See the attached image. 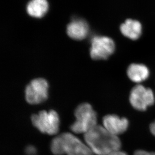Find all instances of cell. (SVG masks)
Segmentation results:
<instances>
[{"instance_id":"30bf717a","label":"cell","mask_w":155,"mask_h":155,"mask_svg":"<svg viewBox=\"0 0 155 155\" xmlns=\"http://www.w3.org/2000/svg\"><path fill=\"white\" fill-rule=\"evenodd\" d=\"M142 25L139 21L128 18L120 25V31L124 36L132 40H137L142 33Z\"/></svg>"},{"instance_id":"8992f818","label":"cell","mask_w":155,"mask_h":155,"mask_svg":"<svg viewBox=\"0 0 155 155\" xmlns=\"http://www.w3.org/2000/svg\"><path fill=\"white\" fill-rule=\"evenodd\" d=\"M116 44L114 40L106 36H95L91 41L90 55L95 60L106 59L114 52Z\"/></svg>"},{"instance_id":"2e32d148","label":"cell","mask_w":155,"mask_h":155,"mask_svg":"<svg viewBox=\"0 0 155 155\" xmlns=\"http://www.w3.org/2000/svg\"><path fill=\"white\" fill-rule=\"evenodd\" d=\"M110 155H128L127 153L124 152V151H117L116 152L114 153L113 154H110Z\"/></svg>"},{"instance_id":"6da1fadb","label":"cell","mask_w":155,"mask_h":155,"mask_svg":"<svg viewBox=\"0 0 155 155\" xmlns=\"http://www.w3.org/2000/svg\"><path fill=\"white\" fill-rule=\"evenodd\" d=\"M86 145L94 154L110 155L120 150V139L108 132L103 126L97 125L84 134Z\"/></svg>"},{"instance_id":"8fae6325","label":"cell","mask_w":155,"mask_h":155,"mask_svg":"<svg viewBox=\"0 0 155 155\" xmlns=\"http://www.w3.org/2000/svg\"><path fill=\"white\" fill-rule=\"evenodd\" d=\"M127 73L131 81L139 83L146 80L149 78L150 70L144 64L133 63L128 66Z\"/></svg>"},{"instance_id":"ba28073f","label":"cell","mask_w":155,"mask_h":155,"mask_svg":"<svg viewBox=\"0 0 155 155\" xmlns=\"http://www.w3.org/2000/svg\"><path fill=\"white\" fill-rule=\"evenodd\" d=\"M104 127L110 133L117 136L127 130L129 121L126 117H120L116 114H107L103 118Z\"/></svg>"},{"instance_id":"5b68a950","label":"cell","mask_w":155,"mask_h":155,"mask_svg":"<svg viewBox=\"0 0 155 155\" xmlns=\"http://www.w3.org/2000/svg\"><path fill=\"white\" fill-rule=\"evenodd\" d=\"M129 101L136 110L145 111L148 107L153 105L155 103L154 91L150 88L142 84H137L130 91Z\"/></svg>"},{"instance_id":"7c38bea8","label":"cell","mask_w":155,"mask_h":155,"mask_svg":"<svg viewBox=\"0 0 155 155\" xmlns=\"http://www.w3.org/2000/svg\"><path fill=\"white\" fill-rule=\"evenodd\" d=\"M49 5L46 0H32L27 4V12L34 17L43 16L48 9Z\"/></svg>"},{"instance_id":"7a4b0ae2","label":"cell","mask_w":155,"mask_h":155,"mask_svg":"<svg viewBox=\"0 0 155 155\" xmlns=\"http://www.w3.org/2000/svg\"><path fill=\"white\" fill-rule=\"evenodd\" d=\"M51 150L55 155H94L87 145L69 133L62 134L53 139Z\"/></svg>"},{"instance_id":"5bb4252c","label":"cell","mask_w":155,"mask_h":155,"mask_svg":"<svg viewBox=\"0 0 155 155\" xmlns=\"http://www.w3.org/2000/svg\"><path fill=\"white\" fill-rule=\"evenodd\" d=\"M27 153L29 155H34L36 154V150L33 147H29L27 149Z\"/></svg>"},{"instance_id":"9c48e42d","label":"cell","mask_w":155,"mask_h":155,"mask_svg":"<svg viewBox=\"0 0 155 155\" xmlns=\"http://www.w3.org/2000/svg\"><path fill=\"white\" fill-rule=\"evenodd\" d=\"M66 32L70 38L75 40H82L89 33V26L83 19H74L68 24Z\"/></svg>"},{"instance_id":"4fadbf2b","label":"cell","mask_w":155,"mask_h":155,"mask_svg":"<svg viewBox=\"0 0 155 155\" xmlns=\"http://www.w3.org/2000/svg\"><path fill=\"white\" fill-rule=\"evenodd\" d=\"M134 155H155V152H150L148 151L139 150L134 153Z\"/></svg>"},{"instance_id":"277c9868","label":"cell","mask_w":155,"mask_h":155,"mask_svg":"<svg viewBox=\"0 0 155 155\" xmlns=\"http://www.w3.org/2000/svg\"><path fill=\"white\" fill-rule=\"evenodd\" d=\"M31 120L33 126L42 133L54 135L58 132L60 120L57 112L53 110H42L33 114Z\"/></svg>"},{"instance_id":"3957f363","label":"cell","mask_w":155,"mask_h":155,"mask_svg":"<svg viewBox=\"0 0 155 155\" xmlns=\"http://www.w3.org/2000/svg\"><path fill=\"white\" fill-rule=\"evenodd\" d=\"M76 120L70 129L75 134H86L97 126V113L91 105L83 103L78 105L74 112Z\"/></svg>"},{"instance_id":"9a60e30c","label":"cell","mask_w":155,"mask_h":155,"mask_svg":"<svg viewBox=\"0 0 155 155\" xmlns=\"http://www.w3.org/2000/svg\"><path fill=\"white\" fill-rule=\"evenodd\" d=\"M150 130L153 135L155 137V120L153 121L150 126Z\"/></svg>"},{"instance_id":"52a82bcc","label":"cell","mask_w":155,"mask_h":155,"mask_svg":"<svg viewBox=\"0 0 155 155\" xmlns=\"http://www.w3.org/2000/svg\"><path fill=\"white\" fill-rule=\"evenodd\" d=\"M48 84L45 79L38 78L33 79L25 89V98L28 103L32 104H40L48 97Z\"/></svg>"}]
</instances>
